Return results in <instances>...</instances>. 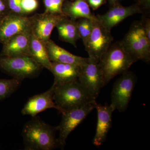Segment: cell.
I'll use <instances>...</instances> for the list:
<instances>
[{
    "label": "cell",
    "mask_w": 150,
    "mask_h": 150,
    "mask_svg": "<svg viewBox=\"0 0 150 150\" xmlns=\"http://www.w3.org/2000/svg\"><path fill=\"white\" fill-rule=\"evenodd\" d=\"M90 7L96 10L106 3L107 0H86Z\"/></svg>",
    "instance_id": "26"
},
{
    "label": "cell",
    "mask_w": 150,
    "mask_h": 150,
    "mask_svg": "<svg viewBox=\"0 0 150 150\" xmlns=\"http://www.w3.org/2000/svg\"><path fill=\"white\" fill-rule=\"evenodd\" d=\"M46 45L51 62L70 64L81 67L87 61L88 58L76 56L70 53L58 46L51 38L46 42Z\"/></svg>",
    "instance_id": "16"
},
{
    "label": "cell",
    "mask_w": 150,
    "mask_h": 150,
    "mask_svg": "<svg viewBox=\"0 0 150 150\" xmlns=\"http://www.w3.org/2000/svg\"><path fill=\"white\" fill-rule=\"evenodd\" d=\"M54 88L53 84L47 91L30 98L22 109V114L33 117L49 108L58 110L54 100Z\"/></svg>",
    "instance_id": "14"
},
{
    "label": "cell",
    "mask_w": 150,
    "mask_h": 150,
    "mask_svg": "<svg viewBox=\"0 0 150 150\" xmlns=\"http://www.w3.org/2000/svg\"><path fill=\"white\" fill-rule=\"evenodd\" d=\"M10 13L24 15L22 8L21 0H7Z\"/></svg>",
    "instance_id": "24"
},
{
    "label": "cell",
    "mask_w": 150,
    "mask_h": 150,
    "mask_svg": "<svg viewBox=\"0 0 150 150\" xmlns=\"http://www.w3.org/2000/svg\"><path fill=\"white\" fill-rule=\"evenodd\" d=\"M50 71L54 75V83L58 84L69 82L79 79L81 67L70 64L51 62Z\"/></svg>",
    "instance_id": "18"
},
{
    "label": "cell",
    "mask_w": 150,
    "mask_h": 150,
    "mask_svg": "<svg viewBox=\"0 0 150 150\" xmlns=\"http://www.w3.org/2000/svg\"><path fill=\"white\" fill-rule=\"evenodd\" d=\"M1 19H0V20H1Z\"/></svg>",
    "instance_id": "31"
},
{
    "label": "cell",
    "mask_w": 150,
    "mask_h": 150,
    "mask_svg": "<svg viewBox=\"0 0 150 150\" xmlns=\"http://www.w3.org/2000/svg\"><path fill=\"white\" fill-rule=\"evenodd\" d=\"M113 40L111 31L103 26L98 20L94 22L91 33L84 45L88 57L99 62Z\"/></svg>",
    "instance_id": "8"
},
{
    "label": "cell",
    "mask_w": 150,
    "mask_h": 150,
    "mask_svg": "<svg viewBox=\"0 0 150 150\" xmlns=\"http://www.w3.org/2000/svg\"><path fill=\"white\" fill-rule=\"evenodd\" d=\"M94 21L87 18H79L76 21L79 35L84 45L86 42L91 33Z\"/></svg>",
    "instance_id": "22"
},
{
    "label": "cell",
    "mask_w": 150,
    "mask_h": 150,
    "mask_svg": "<svg viewBox=\"0 0 150 150\" xmlns=\"http://www.w3.org/2000/svg\"><path fill=\"white\" fill-rule=\"evenodd\" d=\"M10 13L7 0H0V19Z\"/></svg>",
    "instance_id": "25"
},
{
    "label": "cell",
    "mask_w": 150,
    "mask_h": 150,
    "mask_svg": "<svg viewBox=\"0 0 150 150\" xmlns=\"http://www.w3.org/2000/svg\"><path fill=\"white\" fill-rule=\"evenodd\" d=\"M45 7L44 12L46 13H53V6L51 4V0H43Z\"/></svg>",
    "instance_id": "29"
},
{
    "label": "cell",
    "mask_w": 150,
    "mask_h": 150,
    "mask_svg": "<svg viewBox=\"0 0 150 150\" xmlns=\"http://www.w3.org/2000/svg\"><path fill=\"white\" fill-rule=\"evenodd\" d=\"M29 56L42 68L50 71L52 62L48 56L46 43L38 38L31 30L29 46Z\"/></svg>",
    "instance_id": "19"
},
{
    "label": "cell",
    "mask_w": 150,
    "mask_h": 150,
    "mask_svg": "<svg viewBox=\"0 0 150 150\" xmlns=\"http://www.w3.org/2000/svg\"><path fill=\"white\" fill-rule=\"evenodd\" d=\"M126 51L137 61L150 62V40L142 27V22H134L121 41Z\"/></svg>",
    "instance_id": "4"
},
{
    "label": "cell",
    "mask_w": 150,
    "mask_h": 150,
    "mask_svg": "<svg viewBox=\"0 0 150 150\" xmlns=\"http://www.w3.org/2000/svg\"><path fill=\"white\" fill-rule=\"evenodd\" d=\"M143 10L137 4L124 6L119 4L110 7L105 13L96 16L98 21L111 31V29L125 19L137 14L143 13Z\"/></svg>",
    "instance_id": "11"
},
{
    "label": "cell",
    "mask_w": 150,
    "mask_h": 150,
    "mask_svg": "<svg viewBox=\"0 0 150 150\" xmlns=\"http://www.w3.org/2000/svg\"><path fill=\"white\" fill-rule=\"evenodd\" d=\"M95 108L97 111V123L93 143L99 147L104 143L108 134L112 126V113L115 110L112 105L96 104Z\"/></svg>",
    "instance_id": "13"
},
{
    "label": "cell",
    "mask_w": 150,
    "mask_h": 150,
    "mask_svg": "<svg viewBox=\"0 0 150 150\" xmlns=\"http://www.w3.org/2000/svg\"><path fill=\"white\" fill-rule=\"evenodd\" d=\"M21 6L24 15L33 12L38 8L37 0H21Z\"/></svg>",
    "instance_id": "23"
},
{
    "label": "cell",
    "mask_w": 150,
    "mask_h": 150,
    "mask_svg": "<svg viewBox=\"0 0 150 150\" xmlns=\"http://www.w3.org/2000/svg\"><path fill=\"white\" fill-rule=\"evenodd\" d=\"M23 81L16 77L11 79H0V100L10 96L21 85Z\"/></svg>",
    "instance_id": "21"
},
{
    "label": "cell",
    "mask_w": 150,
    "mask_h": 150,
    "mask_svg": "<svg viewBox=\"0 0 150 150\" xmlns=\"http://www.w3.org/2000/svg\"><path fill=\"white\" fill-rule=\"evenodd\" d=\"M137 62L126 51L121 41L111 44L99 62L103 73L104 86L117 75L129 71L131 66Z\"/></svg>",
    "instance_id": "3"
},
{
    "label": "cell",
    "mask_w": 150,
    "mask_h": 150,
    "mask_svg": "<svg viewBox=\"0 0 150 150\" xmlns=\"http://www.w3.org/2000/svg\"><path fill=\"white\" fill-rule=\"evenodd\" d=\"M56 28L60 40L76 47L77 41L80 38L76 21L65 17L59 22Z\"/></svg>",
    "instance_id": "20"
},
{
    "label": "cell",
    "mask_w": 150,
    "mask_h": 150,
    "mask_svg": "<svg viewBox=\"0 0 150 150\" xmlns=\"http://www.w3.org/2000/svg\"><path fill=\"white\" fill-rule=\"evenodd\" d=\"M86 0L66 1L63 4L62 11L67 17L74 21L81 18H87L97 21L96 16L91 11Z\"/></svg>",
    "instance_id": "17"
},
{
    "label": "cell",
    "mask_w": 150,
    "mask_h": 150,
    "mask_svg": "<svg viewBox=\"0 0 150 150\" xmlns=\"http://www.w3.org/2000/svg\"><path fill=\"white\" fill-rule=\"evenodd\" d=\"M53 84L54 100L60 113L96 102V98L78 79L64 83Z\"/></svg>",
    "instance_id": "2"
},
{
    "label": "cell",
    "mask_w": 150,
    "mask_h": 150,
    "mask_svg": "<svg viewBox=\"0 0 150 150\" xmlns=\"http://www.w3.org/2000/svg\"><path fill=\"white\" fill-rule=\"evenodd\" d=\"M96 103H90L82 107L62 112V119L57 126L59 136L58 139L59 148H64L69 134L95 108Z\"/></svg>",
    "instance_id": "7"
},
{
    "label": "cell",
    "mask_w": 150,
    "mask_h": 150,
    "mask_svg": "<svg viewBox=\"0 0 150 150\" xmlns=\"http://www.w3.org/2000/svg\"><path fill=\"white\" fill-rule=\"evenodd\" d=\"M31 17L9 13L0 20V42L4 44L12 37L30 29Z\"/></svg>",
    "instance_id": "10"
},
{
    "label": "cell",
    "mask_w": 150,
    "mask_h": 150,
    "mask_svg": "<svg viewBox=\"0 0 150 150\" xmlns=\"http://www.w3.org/2000/svg\"><path fill=\"white\" fill-rule=\"evenodd\" d=\"M54 127L43 121L40 117H33L25 123L22 132L26 150H52L59 147Z\"/></svg>",
    "instance_id": "1"
},
{
    "label": "cell",
    "mask_w": 150,
    "mask_h": 150,
    "mask_svg": "<svg viewBox=\"0 0 150 150\" xmlns=\"http://www.w3.org/2000/svg\"><path fill=\"white\" fill-rule=\"evenodd\" d=\"M78 80L96 99L101 88L105 86L103 73L99 62L88 57L87 62L81 67Z\"/></svg>",
    "instance_id": "9"
},
{
    "label": "cell",
    "mask_w": 150,
    "mask_h": 150,
    "mask_svg": "<svg viewBox=\"0 0 150 150\" xmlns=\"http://www.w3.org/2000/svg\"><path fill=\"white\" fill-rule=\"evenodd\" d=\"M0 69L13 77L23 80L36 76L42 67L28 56L0 57Z\"/></svg>",
    "instance_id": "5"
},
{
    "label": "cell",
    "mask_w": 150,
    "mask_h": 150,
    "mask_svg": "<svg viewBox=\"0 0 150 150\" xmlns=\"http://www.w3.org/2000/svg\"><path fill=\"white\" fill-rule=\"evenodd\" d=\"M142 22V27L149 39L150 40V19L149 18L144 17Z\"/></svg>",
    "instance_id": "27"
},
{
    "label": "cell",
    "mask_w": 150,
    "mask_h": 150,
    "mask_svg": "<svg viewBox=\"0 0 150 150\" xmlns=\"http://www.w3.org/2000/svg\"><path fill=\"white\" fill-rule=\"evenodd\" d=\"M137 81V76L129 71L116 81L112 87L110 104L115 110L120 112L126 111Z\"/></svg>",
    "instance_id": "6"
},
{
    "label": "cell",
    "mask_w": 150,
    "mask_h": 150,
    "mask_svg": "<svg viewBox=\"0 0 150 150\" xmlns=\"http://www.w3.org/2000/svg\"><path fill=\"white\" fill-rule=\"evenodd\" d=\"M109 5L110 7L116 5L118 4H120V0H108Z\"/></svg>",
    "instance_id": "30"
},
{
    "label": "cell",
    "mask_w": 150,
    "mask_h": 150,
    "mask_svg": "<svg viewBox=\"0 0 150 150\" xmlns=\"http://www.w3.org/2000/svg\"><path fill=\"white\" fill-rule=\"evenodd\" d=\"M31 28L19 33L3 44L1 56L13 57L29 56Z\"/></svg>",
    "instance_id": "15"
},
{
    "label": "cell",
    "mask_w": 150,
    "mask_h": 150,
    "mask_svg": "<svg viewBox=\"0 0 150 150\" xmlns=\"http://www.w3.org/2000/svg\"><path fill=\"white\" fill-rule=\"evenodd\" d=\"M137 4L140 6L142 9H149L150 0H137Z\"/></svg>",
    "instance_id": "28"
},
{
    "label": "cell",
    "mask_w": 150,
    "mask_h": 150,
    "mask_svg": "<svg viewBox=\"0 0 150 150\" xmlns=\"http://www.w3.org/2000/svg\"><path fill=\"white\" fill-rule=\"evenodd\" d=\"M65 15L50 13L37 14L31 17V30L39 39L46 43L50 39L53 29Z\"/></svg>",
    "instance_id": "12"
}]
</instances>
